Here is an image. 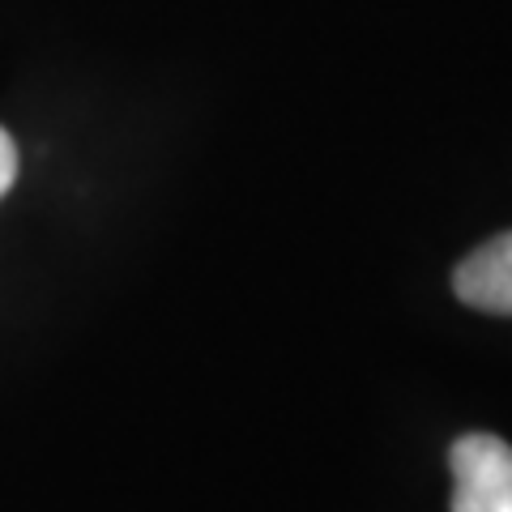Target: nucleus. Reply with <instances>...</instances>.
Here are the masks:
<instances>
[{"label":"nucleus","instance_id":"nucleus-2","mask_svg":"<svg viewBox=\"0 0 512 512\" xmlns=\"http://www.w3.org/2000/svg\"><path fill=\"white\" fill-rule=\"evenodd\" d=\"M453 291L478 312L512 316V231L487 239L453 269Z\"/></svg>","mask_w":512,"mask_h":512},{"label":"nucleus","instance_id":"nucleus-1","mask_svg":"<svg viewBox=\"0 0 512 512\" xmlns=\"http://www.w3.org/2000/svg\"><path fill=\"white\" fill-rule=\"evenodd\" d=\"M453 512H512V444L500 436H461L448 453Z\"/></svg>","mask_w":512,"mask_h":512},{"label":"nucleus","instance_id":"nucleus-3","mask_svg":"<svg viewBox=\"0 0 512 512\" xmlns=\"http://www.w3.org/2000/svg\"><path fill=\"white\" fill-rule=\"evenodd\" d=\"M13 180H18V146H13V137L0 128V197L13 188Z\"/></svg>","mask_w":512,"mask_h":512}]
</instances>
